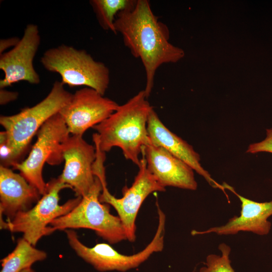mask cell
Returning a JSON list of instances; mask_svg holds the SVG:
<instances>
[{
    "mask_svg": "<svg viewBox=\"0 0 272 272\" xmlns=\"http://www.w3.org/2000/svg\"><path fill=\"white\" fill-rule=\"evenodd\" d=\"M114 27L132 55L142 62L146 76L144 91L148 98L157 69L163 64L176 61L183 53L169 43L168 28L158 20L147 0H137L132 9L120 12Z\"/></svg>",
    "mask_w": 272,
    "mask_h": 272,
    "instance_id": "6da1fadb",
    "label": "cell"
},
{
    "mask_svg": "<svg viewBox=\"0 0 272 272\" xmlns=\"http://www.w3.org/2000/svg\"><path fill=\"white\" fill-rule=\"evenodd\" d=\"M147 99L144 90L140 91L93 127L97 131L93 141L101 152L118 147L126 160L139 166L143 150L150 143L147 122L153 107Z\"/></svg>",
    "mask_w": 272,
    "mask_h": 272,
    "instance_id": "7a4b0ae2",
    "label": "cell"
},
{
    "mask_svg": "<svg viewBox=\"0 0 272 272\" xmlns=\"http://www.w3.org/2000/svg\"><path fill=\"white\" fill-rule=\"evenodd\" d=\"M72 95L61 82L56 81L47 96L35 105L14 115L1 116L0 123L5 131L1 132L0 141L5 142L10 153L8 167L21 162L33 136L69 103Z\"/></svg>",
    "mask_w": 272,
    "mask_h": 272,
    "instance_id": "3957f363",
    "label": "cell"
},
{
    "mask_svg": "<svg viewBox=\"0 0 272 272\" xmlns=\"http://www.w3.org/2000/svg\"><path fill=\"white\" fill-rule=\"evenodd\" d=\"M41 63L48 71L58 74L70 87L84 86L104 95L110 82L109 70L86 50L64 44L45 51Z\"/></svg>",
    "mask_w": 272,
    "mask_h": 272,
    "instance_id": "277c9868",
    "label": "cell"
},
{
    "mask_svg": "<svg viewBox=\"0 0 272 272\" xmlns=\"http://www.w3.org/2000/svg\"><path fill=\"white\" fill-rule=\"evenodd\" d=\"M95 177L94 184L78 205L67 214L51 222L49 226L52 233L56 230L84 228L93 230L111 244L127 240L119 217L110 214L109 205L100 201L103 187L100 179Z\"/></svg>",
    "mask_w": 272,
    "mask_h": 272,
    "instance_id": "5b68a950",
    "label": "cell"
},
{
    "mask_svg": "<svg viewBox=\"0 0 272 272\" xmlns=\"http://www.w3.org/2000/svg\"><path fill=\"white\" fill-rule=\"evenodd\" d=\"M64 188L71 187L59 177L52 179L47 183L45 192L33 207L18 213L10 221L1 222V229L22 233L23 237L35 246L43 236L52 233L48 226L52 221L69 213L81 201L82 197L77 196L59 205V193Z\"/></svg>",
    "mask_w": 272,
    "mask_h": 272,
    "instance_id": "8992f818",
    "label": "cell"
},
{
    "mask_svg": "<svg viewBox=\"0 0 272 272\" xmlns=\"http://www.w3.org/2000/svg\"><path fill=\"white\" fill-rule=\"evenodd\" d=\"M157 207V231L150 243L137 253L130 255L121 254L105 243L97 244L92 247H87L81 242L77 233L72 229L65 232L69 244L78 256L99 271L123 272L137 267L154 253L161 251L164 248L166 217L158 203Z\"/></svg>",
    "mask_w": 272,
    "mask_h": 272,
    "instance_id": "52a82bcc",
    "label": "cell"
},
{
    "mask_svg": "<svg viewBox=\"0 0 272 272\" xmlns=\"http://www.w3.org/2000/svg\"><path fill=\"white\" fill-rule=\"evenodd\" d=\"M37 140L27 158L13 166L43 195L47 183L42 171L45 163L55 165L63 160V145L70 136L66 123L59 113L49 118L37 133Z\"/></svg>",
    "mask_w": 272,
    "mask_h": 272,
    "instance_id": "ba28073f",
    "label": "cell"
},
{
    "mask_svg": "<svg viewBox=\"0 0 272 272\" xmlns=\"http://www.w3.org/2000/svg\"><path fill=\"white\" fill-rule=\"evenodd\" d=\"M139 170L130 187L124 188L123 195L118 198L112 195L107 187L102 184L100 201L112 206L125 229L127 240L134 242L136 238L135 220L139 211L145 199L154 192L165 191L156 178L149 172L144 154H142Z\"/></svg>",
    "mask_w": 272,
    "mask_h": 272,
    "instance_id": "9c48e42d",
    "label": "cell"
},
{
    "mask_svg": "<svg viewBox=\"0 0 272 272\" xmlns=\"http://www.w3.org/2000/svg\"><path fill=\"white\" fill-rule=\"evenodd\" d=\"M113 100L95 90L84 87L72 95L69 103L59 111L72 135H82L112 114L119 107Z\"/></svg>",
    "mask_w": 272,
    "mask_h": 272,
    "instance_id": "30bf717a",
    "label": "cell"
},
{
    "mask_svg": "<svg viewBox=\"0 0 272 272\" xmlns=\"http://www.w3.org/2000/svg\"><path fill=\"white\" fill-rule=\"evenodd\" d=\"M62 156L64 166L58 177L71 187L76 197L85 196L95 182V147L88 143L82 135H72L63 144Z\"/></svg>",
    "mask_w": 272,
    "mask_h": 272,
    "instance_id": "8fae6325",
    "label": "cell"
},
{
    "mask_svg": "<svg viewBox=\"0 0 272 272\" xmlns=\"http://www.w3.org/2000/svg\"><path fill=\"white\" fill-rule=\"evenodd\" d=\"M40 44L38 27L27 25L24 34L10 50L1 54L0 69L5 77L0 80V88L4 89L20 81L38 84L40 79L33 65V60Z\"/></svg>",
    "mask_w": 272,
    "mask_h": 272,
    "instance_id": "7c38bea8",
    "label": "cell"
},
{
    "mask_svg": "<svg viewBox=\"0 0 272 272\" xmlns=\"http://www.w3.org/2000/svg\"><path fill=\"white\" fill-rule=\"evenodd\" d=\"M225 189L234 193L241 202L240 216L229 219L225 225L214 227L204 231L193 230V236L214 233L220 235H234L240 232H250L259 235H267L271 224L268 218L272 215V200L259 202L247 198L239 193L226 182L222 184Z\"/></svg>",
    "mask_w": 272,
    "mask_h": 272,
    "instance_id": "4fadbf2b",
    "label": "cell"
},
{
    "mask_svg": "<svg viewBox=\"0 0 272 272\" xmlns=\"http://www.w3.org/2000/svg\"><path fill=\"white\" fill-rule=\"evenodd\" d=\"M142 153L147 169L164 187L172 186L191 190L197 189L194 170L164 148L150 143L144 148Z\"/></svg>",
    "mask_w": 272,
    "mask_h": 272,
    "instance_id": "5bb4252c",
    "label": "cell"
},
{
    "mask_svg": "<svg viewBox=\"0 0 272 272\" xmlns=\"http://www.w3.org/2000/svg\"><path fill=\"white\" fill-rule=\"evenodd\" d=\"M147 130L152 144L164 148L184 161L202 176L212 187L223 191L229 199L223 185L213 179L208 171L201 166L199 155L190 145L170 131L163 123L153 108L151 109L148 116Z\"/></svg>",
    "mask_w": 272,
    "mask_h": 272,
    "instance_id": "9a60e30c",
    "label": "cell"
},
{
    "mask_svg": "<svg viewBox=\"0 0 272 272\" xmlns=\"http://www.w3.org/2000/svg\"><path fill=\"white\" fill-rule=\"evenodd\" d=\"M38 190L20 173L0 166V213L10 221L19 212L31 208L41 198Z\"/></svg>",
    "mask_w": 272,
    "mask_h": 272,
    "instance_id": "2e32d148",
    "label": "cell"
},
{
    "mask_svg": "<svg viewBox=\"0 0 272 272\" xmlns=\"http://www.w3.org/2000/svg\"><path fill=\"white\" fill-rule=\"evenodd\" d=\"M47 257L46 252L36 248L22 237L18 239L13 251L1 260L0 272H21Z\"/></svg>",
    "mask_w": 272,
    "mask_h": 272,
    "instance_id": "e0dca14e",
    "label": "cell"
},
{
    "mask_svg": "<svg viewBox=\"0 0 272 272\" xmlns=\"http://www.w3.org/2000/svg\"><path fill=\"white\" fill-rule=\"evenodd\" d=\"M135 0H92L90 4L96 14L99 23L105 30L117 34L114 22L117 15L121 11L132 9Z\"/></svg>",
    "mask_w": 272,
    "mask_h": 272,
    "instance_id": "ac0fdd59",
    "label": "cell"
},
{
    "mask_svg": "<svg viewBox=\"0 0 272 272\" xmlns=\"http://www.w3.org/2000/svg\"><path fill=\"white\" fill-rule=\"evenodd\" d=\"M218 248L221 255L211 254L207 256L206 262L197 271L193 272H235L231 265L230 254V247L226 243H222Z\"/></svg>",
    "mask_w": 272,
    "mask_h": 272,
    "instance_id": "d6986e66",
    "label": "cell"
},
{
    "mask_svg": "<svg viewBox=\"0 0 272 272\" xmlns=\"http://www.w3.org/2000/svg\"><path fill=\"white\" fill-rule=\"evenodd\" d=\"M266 137L263 141L249 145L247 153L256 154L259 152L272 153V128L266 129Z\"/></svg>",
    "mask_w": 272,
    "mask_h": 272,
    "instance_id": "ffe728a7",
    "label": "cell"
},
{
    "mask_svg": "<svg viewBox=\"0 0 272 272\" xmlns=\"http://www.w3.org/2000/svg\"><path fill=\"white\" fill-rule=\"evenodd\" d=\"M1 105H4L17 99L18 94L17 92H11L1 89L0 92Z\"/></svg>",
    "mask_w": 272,
    "mask_h": 272,
    "instance_id": "44dd1931",
    "label": "cell"
},
{
    "mask_svg": "<svg viewBox=\"0 0 272 272\" xmlns=\"http://www.w3.org/2000/svg\"><path fill=\"white\" fill-rule=\"evenodd\" d=\"M20 39L14 37L8 39H3L0 41V53H4V51L10 47H13L18 43Z\"/></svg>",
    "mask_w": 272,
    "mask_h": 272,
    "instance_id": "7402d4cb",
    "label": "cell"
},
{
    "mask_svg": "<svg viewBox=\"0 0 272 272\" xmlns=\"http://www.w3.org/2000/svg\"><path fill=\"white\" fill-rule=\"evenodd\" d=\"M21 272H35V271L32 268V267L27 268L26 269L23 270Z\"/></svg>",
    "mask_w": 272,
    "mask_h": 272,
    "instance_id": "603a6c76",
    "label": "cell"
}]
</instances>
